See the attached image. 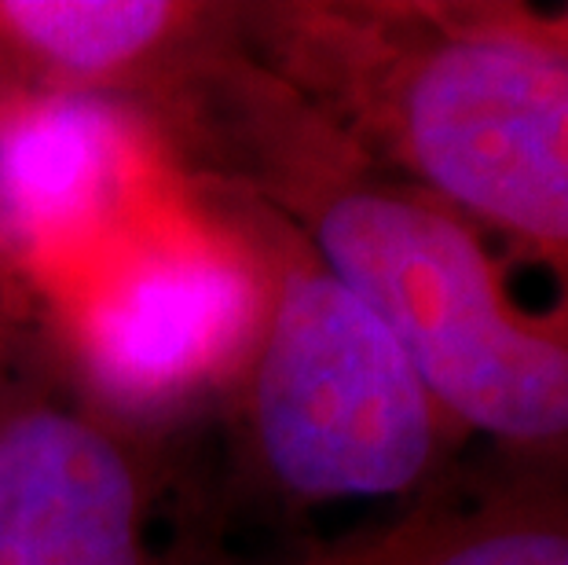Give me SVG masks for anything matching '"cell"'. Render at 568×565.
Here are the masks:
<instances>
[{"label": "cell", "instance_id": "30bf717a", "mask_svg": "<svg viewBox=\"0 0 568 565\" xmlns=\"http://www.w3.org/2000/svg\"><path fill=\"white\" fill-rule=\"evenodd\" d=\"M19 95H27V89H22V81L16 78V70H11L4 52H0V114H4L8 107L19 100Z\"/></svg>", "mask_w": 568, "mask_h": 565}, {"label": "cell", "instance_id": "6da1fadb", "mask_svg": "<svg viewBox=\"0 0 568 565\" xmlns=\"http://www.w3.org/2000/svg\"><path fill=\"white\" fill-rule=\"evenodd\" d=\"M232 191L297 228L378 316L458 430L499 448L568 444V294L528 305L514 261L447 202L367 159L268 70L216 154Z\"/></svg>", "mask_w": 568, "mask_h": 565}, {"label": "cell", "instance_id": "3957f363", "mask_svg": "<svg viewBox=\"0 0 568 565\" xmlns=\"http://www.w3.org/2000/svg\"><path fill=\"white\" fill-rule=\"evenodd\" d=\"M239 195L268 261V309L232 396L250 485L283 511L418 496L477 441L297 228Z\"/></svg>", "mask_w": 568, "mask_h": 565}, {"label": "cell", "instance_id": "277c9868", "mask_svg": "<svg viewBox=\"0 0 568 565\" xmlns=\"http://www.w3.org/2000/svg\"><path fill=\"white\" fill-rule=\"evenodd\" d=\"M52 302L78 396L148 441L235 396L268 309V261L239 191L176 184Z\"/></svg>", "mask_w": 568, "mask_h": 565}, {"label": "cell", "instance_id": "9c48e42d", "mask_svg": "<svg viewBox=\"0 0 568 565\" xmlns=\"http://www.w3.org/2000/svg\"><path fill=\"white\" fill-rule=\"evenodd\" d=\"M455 16L469 27L521 44L568 67V0L565 4H528V0H452Z\"/></svg>", "mask_w": 568, "mask_h": 565}, {"label": "cell", "instance_id": "5b68a950", "mask_svg": "<svg viewBox=\"0 0 568 565\" xmlns=\"http://www.w3.org/2000/svg\"><path fill=\"white\" fill-rule=\"evenodd\" d=\"M136 107L27 92L0 114V250L48 294L81 275L176 188Z\"/></svg>", "mask_w": 568, "mask_h": 565}, {"label": "cell", "instance_id": "ba28073f", "mask_svg": "<svg viewBox=\"0 0 568 565\" xmlns=\"http://www.w3.org/2000/svg\"><path fill=\"white\" fill-rule=\"evenodd\" d=\"M257 565H568V444H474L393 518Z\"/></svg>", "mask_w": 568, "mask_h": 565}, {"label": "cell", "instance_id": "52a82bcc", "mask_svg": "<svg viewBox=\"0 0 568 565\" xmlns=\"http://www.w3.org/2000/svg\"><path fill=\"white\" fill-rule=\"evenodd\" d=\"M239 41V4L0 0V52L22 89L129 103L154 125Z\"/></svg>", "mask_w": 568, "mask_h": 565}, {"label": "cell", "instance_id": "7a4b0ae2", "mask_svg": "<svg viewBox=\"0 0 568 565\" xmlns=\"http://www.w3.org/2000/svg\"><path fill=\"white\" fill-rule=\"evenodd\" d=\"M250 56L389 173L568 294V67L452 0L239 4Z\"/></svg>", "mask_w": 568, "mask_h": 565}, {"label": "cell", "instance_id": "8992f818", "mask_svg": "<svg viewBox=\"0 0 568 565\" xmlns=\"http://www.w3.org/2000/svg\"><path fill=\"white\" fill-rule=\"evenodd\" d=\"M148 441L81 396H0V565H195L154 536Z\"/></svg>", "mask_w": 568, "mask_h": 565}]
</instances>
